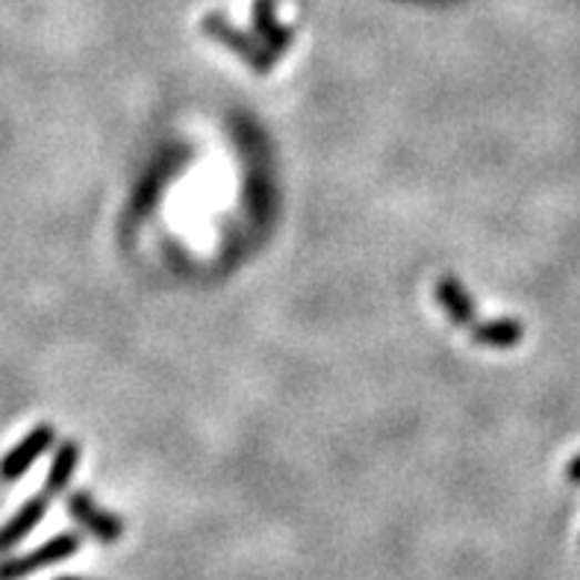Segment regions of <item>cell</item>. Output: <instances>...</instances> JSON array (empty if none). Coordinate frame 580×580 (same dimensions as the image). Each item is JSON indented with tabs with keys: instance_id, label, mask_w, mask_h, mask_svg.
<instances>
[{
	"instance_id": "1",
	"label": "cell",
	"mask_w": 580,
	"mask_h": 580,
	"mask_svg": "<svg viewBox=\"0 0 580 580\" xmlns=\"http://www.w3.org/2000/svg\"><path fill=\"white\" fill-rule=\"evenodd\" d=\"M80 551V537L78 533H57L48 542H42L33 551H27L21 557H7L0 560V580H21L30 578V574L42 572V569H51V566L69 560Z\"/></svg>"
},
{
	"instance_id": "2",
	"label": "cell",
	"mask_w": 580,
	"mask_h": 580,
	"mask_svg": "<svg viewBox=\"0 0 580 580\" xmlns=\"http://www.w3.org/2000/svg\"><path fill=\"white\" fill-rule=\"evenodd\" d=\"M204 30L210 35H215L224 48H231L242 62H248L251 71H256V74H268V71H272V51H265L263 44H256L254 39H248L240 27H233L224 16L210 12V16L204 18Z\"/></svg>"
},
{
	"instance_id": "3",
	"label": "cell",
	"mask_w": 580,
	"mask_h": 580,
	"mask_svg": "<svg viewBox=\"0 0 580 580\" xmlns=\"http://www.w3.org/2000/svg\"><path fill=\"white\" fill-rule=\"evenodd\" d=\"M69 512L85 533H92L103 546H115L124 537V521L115 512H106L103 507H98L89 492H71Z\"/></svg>"
},
{
	"instance_id": "4",
	"label": "cell",
	"mask_w": 580,
	"mask_h": 580,
	"mask_svg": "<svg viewBox=\"0 0 580 580\" xmlns=\"http://www.w3.org/2000/svg\"><path fill=\"white\" fill-rule=\"evenodd\" d=\"M53 442H57V434H53L51 425L33 427V430L0 460V480H3V484H12V480L24 478L27 471H30V466H33L44 451H51Z\"/></svg>"
},
{
	"instance_id": "5",
	"label": "cell",
	"mask_w": 580,
	"mask_h": 580,
	"mask_svg": "<svg viewBox=\"0 0 580 580\" xmlns=\"http://www.w3.org/2000/svg\"><path fill=\"white\" fill-rule=\"evenodd\" d=\"M48 507H51V496L42 492V496L30 498V501L9 519L7 525L0 528V554H9L18 542H24V539L33 533L35 525H42Z\"/></svg>"
},
{
	"instance_id": "6",
	"label": "cell",
	"mask_w": 580,
	"mask_h": 580,
	"mask_svg": "<svg viewBox=\"0 0 580 580\" xmlns=\"http://www.w3.org/2000/svg\"><path fill=\"white\" fill-rule=\"evenodd\" d=\"M436 301H439V307L448 313V318L457 327H471L478 322V316H475V301H471L466 286L454 274H445V277L436 281Z\"/></svg>"
},
{
	"instance_id": "7",
	"label": "cell",
	"mask_w": 580,
	"mask_h": 580,
	"mask_svg": "<svg viewBox=\"0 0 580 580\" xmlns=\"http://www.w3.org/2000/svg\"><path fill=\"white\" fill-rule=\"evenodd\" d=\"M251 16H254V30L256 35L263 39V44L272 53L281 57L283 51H289L292 33L286 27L274 18V0H254V7H251Z\"/></svg>"
},
{
	"instance_id": "8",
	"label": "cell",
	"mask_w": 580,
	"mask_h": 580,
	"mask_svg": "<svg viewBox=\"0 0 580 580\" xmlns=\"http://www.w3.org/2000/svg\"><path fill=\"white\" fill-rule=\"evenodd\" d=\"M521 336H525V327H521L519 318H492V322H475L471 325V339L484 345V348H512V345H519Z\"/></svg>"
},
{
	"instance_id": "9",
	"label": "cell",
	"mask_w": 580,
	"mask_h": 580,
	"mask_svg": "<svg viewBox=\"0 0 580 580\" xmlns=\"http://www.w3.org/2000/svg\"><path fill=\"white\" fill-rule=\"evenodd\" d=\"M78 462H80V448L78 442H62L60 448H57V454H53V462H51V471H48V480H44V492L48 496H60V492H65L71 484V478H74V471H78Z\"/></svg>"
},
{
	"instance_id": "10",
	"label": "cell",
	"mask_w": 580,
	"mask_h": 580,
	"mask_svg": "<svg viewBox=\"0 0 580 580\" xmlns=\"http://www.w3.org/2000/svg\"><path fill=\"white\" fill-rule=\"evenodd\" d=\"M566 475H569V480L580 484V454H578V457H572V462H569V469H566Z\"/></svg>"
},
{
	"instance_id": "11",
	"label": "cell",
	"mask_w": 580,
	"mask_h": 580,
	"mask_svg": "<svg viewBox=\"0 0 580 580\" xmlns=\"http://www.w3.org/2000/svg\"><path fill=\"white\" fill-rule=\"evenodd\" d=\"M53 580H92V578H80V574H62V578H53Z\"/></svg>"
}]
</instances>
